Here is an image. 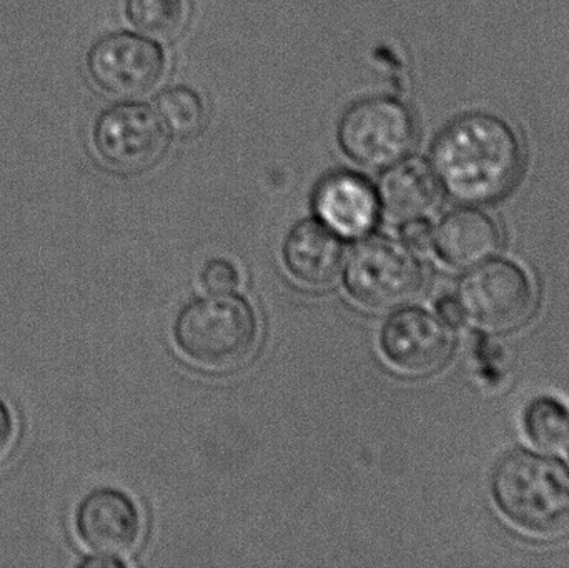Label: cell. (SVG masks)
<instances>
[{
	"instance_id": "4",
	"label": "cell",
	"mask_w": 569,
	"mask_h": 568,
	"mask_svg": "<svg viewBox=\"0 0 569 568\" xmlns=\"http://www.w3.org/2000/svg\"><path fill=\"white\" fill-rule=\"evenodd\" d=\"M341 149L350 159L370 169L393 166L417 142V122L405 103L373 97L353 103L338 129Z\"/></svg>"
},
{
	"instance_id": "9",
	"label": "cell",
	"mask_w": 569,
	"mask_h": 568,
	"mask_svg": "<svg viewBox=\"0 0 569 568\" xmlns=\"http://www.w3.org/2000/svg\"><path fill=\"white\" fill-rule=\"evenodd\" d=\"M388 362L408 376L425 377L443 369L453 352L447 323L418 307L398 310L381 330Z\"/></svg>"
},
{
	"instance_id": "2",
	"label": "cell",
	"mask_w": 569,
	"mask_h": 568,
	"mask_svg": "<svg viewBox=\"0 0 569 568\" xmlns=\"http://www.w3.org/2000/svg\"><path fill=\"white\" fill-rule=\"evenodd\" d=\"M491 492L515 530L541 542L569 537V469L560 460L517 450L493 472Z\"/></svg>"
},
{
	"instance_id": "5",
	"label": "cell",
	"mask_w": 569,
	"mask_h": 568,
	"mask_svg": "<svg viewBox=\"0 0 569 568\" xmlns=\"http://www.w3.org/2000/svg\"><path fill=\"white\" fill-rule=\"evenodd\" d=\"M465 313L483 330L508 333L523 327L537 309V292L523 269L490 260L471 270L460 286Z\"/></svg>"
},
{
	"instance_id": "16",
	"label": "cell",
	"mask_w": 569,
	"mask_h": 568,
	"mask_svg": "<svg viewBox=\"0 0 569 568\" xmlns=\"http://www.w3.org/2000/svg\"><path fill=\"white\" fill-rule=\"evenodd\" d=\"M126 10L137 29L157 39H173L186 26V0H127Z\"/></svg>"
},
{
	"instance_id": "13",
	"label": "cell",
	"mask_w": 569,
	"mask_h": 568,
	"mask_svg": "<svg viewBox=\"0 0 569 568\" xmlns=\"http://www.w3.org/2000/svg\"><path fill=\"white\" fill-rule=\"evenodd\" d=\"M435 246L448 266L468 269L490 259L501 246L497 222L475 209L455 210L441 220Z\"/></svg>"
},
{
	"instance_id": "12",
	"label": "cell",
	"mask_w": 569,
	"mask_h": 568,
	"mask_svg": "<svg viewBox=\"0 0 569 568\" xmlns=\"http://www.w3.org/2000/svg\"><path fill=\"white\" fill-rule=\"evenodd\" d=\"M343 259V243L323 222L303 220L284 240V266L305 286H330L340 273Z\"/></svg>"
},
{
	"instance_id": "19",
	"label": "cell",
	"mask_w": 569,
	"mask_h": 568,
	"mask_svg": "<svg viewBox=\"0 0 569 568\" xmlns=\"http://www.w3.org/2000/svg\"><path fill=\"white\" fill-rule=\"evenodd\" d=\"M401 240H403V243L408 249L425 252V250H428L433 246V229H431V226L427 220H408V222H405L403 229H401Z\"/></svg>"
},
{
	"instance_id": "15",
	"label": "cell",
	"mask_w": 569,
	"mask_h": 568,
	"mask_svg": "<svg viewBox=\"0 0 569 568\" xmlns=\"http://www.w3.org/2000/svg\"><path fill=\"white\" fill-rule=\"evenodd\" d=\"M523 427L528 440L545 452H561L569 446V409L555 397L535 399L525 412Z\"/></svg>"
},
{
	"instance_id": "18",
	"label": "cell",
	"mask_w": 569,
	"mask_h": 568,
	"mask_svg": "<svg viewBox=\"0 0 569 568\" xmlns=\"http://www.w3.org/2000/svg\"><path fill=\"white\" fill-rule=\"evenodd\" d=\"M202 283L210 293H230L240 286V272L230 260L212 259L202 269Z\"/></svg>"
},
{
	"instance_id": "14",
	"label": "cell",
	"mask_w": 569,
	"mask_h": 568,
	"mask_svg": "<svg viewBox=\"0 0 569 568\" xmlns=\"http://www.w3.org/2000/svg\"><path fill=\"white\" fill-rule=\"evenodd\" d=\"M437 199V177L421 160L393 163L378 186L380 206L398 222L420 219L433 209Z\"/></svg>"
},
{
	"instance_id": "3",
	"label": "cell",
	"mask_w": 569,
	"mask_h": 568,
	"mask_svg": "<svg viewBox=\"0 0 569 568\" xmlns=\"http://www.w3.org/2000/svg\"><path fill=\"white\" fill-rule=\"evenodd\" d=\"M173 337L190 362L212 372H230L256 356L259 317L243 297L213 293L179 313Z\"/></svg>"
},
{
	"instance_id": "21",
	"label": "cell",
	"mask_w": 569,
	"mask_h": 568,
	"mask_svg": "<svg viewBox=\"0 0 569 568\" xmlns=\"http://www.w3.org/2000/svg\"><path fill=\"white\" fill-rule=\"evenodd\" d=\"M437 310L440 319L443 320L447 326L455 327V329L463 326L465 319H467V313H465L460 299H455V297L447 296L440 299Z\"/></svg>"
},
{
	"instance_id": "11",
	"label": "cell",
	"mask_w": 569,
	"mask_h": 568,
	"mask_svg": "<svg viewBox=\"0 0 569 568\" xmlns=\"http://www.w3.org/2000/svg\"><path fill=\"white\" fill-rule=\"evenodd\" d=\"M315 209L321 222L338 236L363 237L377 223L380 200L363 177L353 172H335L318 186Z\"/></svg>"
},
{
	"instance_id": "8",
	"label": "cell",
	"mask_w": 569,
	"mask_h": 568,
	"mask_svg": "<svg viewBox=\"0 0 569 568\" xmlns=\"http://www.w3.org/2000/svg\"><path fill=\"white\" fill-rule=\"evenodd\" d=\"M166 53L157 43L130 32L100 37L87 53V70L97 87L117 99H137L162 82Z\"/></svg>"
},
{
	"instance_id": "10",
	"label": "cell",
	"mask_w": 569,
	"mask_h": 568,
	"mask_svg": "<svg viewBox=\"0 0 569 568\" xmlns=\"http://www.w3.org/2000/svg\"><path fill=\"white\" fill-rule=\"evenodd\" d=\"M76 529L92 552L120 557L139 546L142 517L127 494L99 489L83 497L77 507Z\"/></svg>"
},
{
	"instance_id": "6",
	"label": "cell",
	"mask_w": 569,
	"mask_h": 568,
	"mask_svg": "<svg viewBox=\"0 0 569 568\" xmlns=\"http://www.w3.org/2000/svg\"><path fill=\"white\" fill-rule=\"evenodd\" d=\"M423 269L405 243L371 237L351 252L345 272L348 293L368 309H390L420 290Z\"/></svg>"
},
{
	"instance_id": "20",
	"label": "cell",
	"mask_w": 569,
	"mask_h": 568,
	"mask_svg": "<svg viewBox=\"0 0 569 568\" xmlns=\"http://www.w3.org/2000/svg\"><path fill=\"white\" fill-rule=\"evenodd\" d=\"M16 439V420L6 400L0 397V460L9 454Z\"/></svg>"
},
{
	"instance_id": "7",
	"label": "cell",
	"mask_w": 569,
	"mask_h": 568,
	"mask_svg": "<svg viewBox=\"0 0 569 568\" xmlns=\"http://www.w3.org/2000/svg\"><path fill=\"white\" fill-rule=\"evenodd\" d=\"M93 146L110 169L120 173L146 172L166 153L169 130L157 110L143 103H120L97 117Z\"/></svg>"
},
{
	"instance_id": "1",
	"label": "cell",
	"mask_w": 569,
	"mask_h": 568,
	"mask_svg": "<svg viewBox=\"0 0 569 568\" xmlns=\"http://www.w3.org/2000/svg\"><path fill=\"white\" fill-rule=\"evenodd\" d=\"M523 163V147L513 127L488 112L451 120L431 149L438 183L465 203L503 199L520 180Z\"/></svg>"
},
{
	"instance_id": "22",
	"label": "cell",
	"mask_w": 569,
	"mask_h": 568,
	"mask_svg": "<svg viewBox=\"0 0 569 568\" xmlns=\"http://www.w3.org/2000/svg\"><path fill=\"white\" fill-rule=\"evenodd\" d=\"M79 567L82 568H123L126 564L122 562L120 557L113 556H99L87 557L82 562L79 564Z\"/></svg>"
},
{
	"instance_id": "17",
	"label": "cell",
	"mask_w": 569,
	"mask_h": 568,
	"mask_svg": "<svg viewBox=\"0 0 569 568\" xmlns=\"http://www.w3.org/2000/svg\"><path fill=\"white\" fill-rule=\"evenodd\" d=\"M157 113L169 132L190 137L199 132L206 122V106L199 93L187 87H172L157 100Z\"/></svg>"
}]
</instances>
